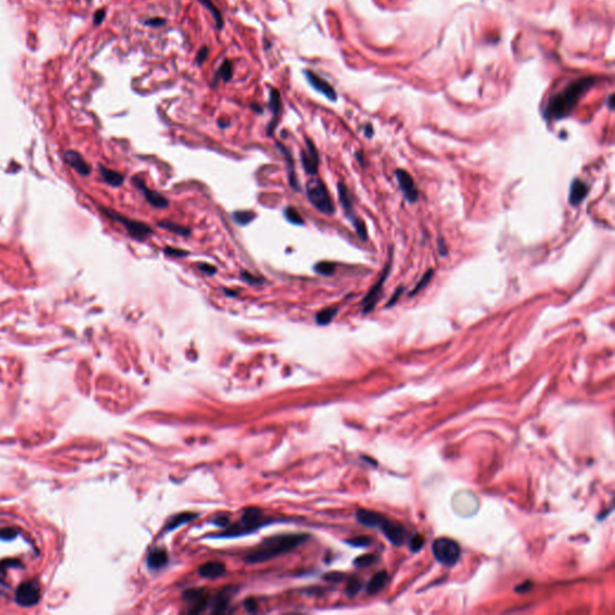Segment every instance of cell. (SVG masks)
<instances>
[{"label":"cell","instance_id":"cell-14","mask_svg":"<svg viewBox=\"0 0 615 615\" xmlns=\"http://www.w3.org/2000/svg\"><path fill=\"white\" fill-rule=\"evenodd\" d=\"M304 74H305L308 82L312 84V87L314 88V89L320 91L321 94H324V95L327 96L330 100H333V101L334 100H337L336 90L333 89V87H332L328 82H326L324 78L319 77V76L316 74H314V72L308 71V70L304 72Z\"/></svg>","mask_w":615,"mask_h":615},{"label":"cell","instance_id":"cell-21","mask_svg":"<svg viewBox=\"0 0 615 615\" xmlns=\"http://www.w3.org/2000/svg\"><path fill=\"white\" fill-rule=\"evenodd\" d=\"M226 572L224 564L219 561H209L199 568V574L205 578H218Z\"/></svg>","mask_w":615,"mask_h":615},{"label":"cell","instance_id":"cell-9","mask_svg":"<svg viewBox=\"0 0 615 615\" xmlns=\"http://www.w3.org/2000/svg\"><path fill=\"white\" fill-rule=\"evenodd\" d=\"M41 587L36 580L24 581L17 587L15 599L22 607H32L35 605L40 599Z\"/></svg>","mask_w":615,"mask_h":615},{"label":"cell","instance_id":"cell-39","mask_svg":"<svg viewBox=\"0 0 615 615\" xmlns=\"http://www.w3.org/2000/svg\"><path fill=\"white\" fill-rule=\"evenodd\" d=\"M197 268L201 270L202 273L207 274V275H213V274L217 273V267L212 266V264L209 263H205V262H201L197 264Z\"/></svg>","mask_w":615,"mask_h":615},{"label":"cell","instance_id":"cell-35","mask_svg":"<svg viewBox=\"0 0 615 615\" xmlns=\"http://www.w3.org/2000/svg\"><path fill=\"white\" fill-rule=\"evenodd\" d=\"M240 278L250 285H261L263 282L262 278H257V276L252 275L248 270H242V272H240Z\"/></svg>","mask_w":615,"mask_h":615},{"label":"cell","instance_id":"cell-48","mask_svg":"<svg viewBox=\"0 0 615 615\" xmlns=\"http://www.w3.org/2000/svg\"><path fill=\"white\" fill-rule=\"evenodd\" d=\"M222 291H224V293H225V296H227V297H231V298H233V297H237V294H238V293H237V292H236V291H231V290H228V288H222Z\"/></svg>","mask_w":615,"mask_h":615},{"label":"cell","instance_id":"cell-1","mask_svg":"<svg viewBox=\"0 0 615 615\" xmlns=\"http://www.w3.org/2000/svg\"><path fill=\"white\" fill-rule=\"evenodd\" d=\"M309 536L303 534H291V535H280L274 536L264 540L262 543L258 546L256 549H254L248 555L245 556V560L250 564H257V562L268 561V560L275 558V556L281 555L294 548L302 544L303 542L308 540Z\"/></svg>","mask_w":615,"mask_h":615},{"label":"cell","instance_id":"cell-25","mask_svg":"<svg viewBox=\"0 0 615 615\" xmlns=\"http://www.w3.org/2000/svg\"><path fill=\"white\" fill-rule=\"evenodd\" d=\"M158 226L160 228H164V230L170 231V232L178 234V236L182 237H189L191 234V230L189 227L182 226V225L176 224V222L169 221V220H163L160 222H158Z\"/></svg>","mask_w":615,"mask_h":615},{"label":"cell","instance_id":"cell-38","mask_svg":"<svg viewBox=\"0 0 615 615\" xmlns=\"http://www.w3.org/2000/svg\"><path fill=\"white\" fill-rule=\"evenodd\" d=\"M164 252H165L167 256H172V257H185L189 255L188 251L182 250V249H177V248H165L164 249Z\"/></svg>","mask_w":615,"mask_h":615},{"label":"cell","instance_id":"cell-19","mask_svg":"<svg viewBox=\"0 0 615 615\" xmlns=\"http://www.w3.org/2000/svg\"><path fill=\"white\" fill-rule=\"evenodd\" d=\"M269 106H270V109H272V112H273V120L270 121L269 126H268V136L272 135L273 130L275 129V125H276V123H278V119L282 111V103H281V100H280V95H279L278 90L273 89L272 91H270Z\"/></svg>","mask_w":615,"mask_h":615},{"label":"cell","instance_id":"cell-37","mask_svg":"<svg viewBox=\"0 0 615 615\" xmlns=\"http://www.w3.org/2000/svg\"><path fill=\"white\" fill-rule=\"evenodd\" d=\"M201 2H202L203 4H205L207 8L209 9V11L212 12L213 16H214V18H215V21H217V22H218L219 27H221L222 26V17H221V14H220V12H219L218 9L212 4L211 0H201Z\"/></svg>","mask_w":615,"mask_h":615},{"label":"cell","instance_id":"cell-31","mask_svg":"<svg viewBox=\"0 0 615 615\" xmlns=\"http://www.w3.org/2000/svg\"><path fill=\"white\" fill-rule=\"evenodd\" d=\"M284 215H285L286 220H287L288 222H291V224H293V225H303L304 224L302 215H300L299 213L297 212V209L293 208V207H291V206L286 207L284 211Z\"/></svg>","mask_w":615,"mask_h":615},{"label":"cell","instance_id":"cell-49","mask_svg":"<svg viewBox=\"0 0 615 615\" xmlns=\"http://www.w3.org/2000/svg\"><path fill=\"white\" fill-rule=\"evenodd\" d=\"M365 136L368 137V138H370V137H373V127H371L370 124H368L367 126H365Z\"/></svg>","mask_w":615,"mask_h":615},{"label":"cell","instance_id":"cell-5","mask_svg":"<svg viewBox=\"0 0 615 615\" xmlns=\"http://www.w3.org/2000/svg\"><path fill=\"white\" fill-rule=\"evenodd\" d=\"M338 195H339V201H340V203H342L344 213H345V217L349 219V221L351 222L352 226L355 227L356 232H357L359 238L365 242V240L368 239V232H367V228H365V224L357 217V214L355 213L351 196H350L348 188H346V185L344 184L343 182L338 183Z\"/></svg>","mask_w":615,"mask_h":615},{"label":"cell","instance_id":"cell-28","mask_svg":"<svg viewBox=\"0 0 615 615\" xmlns=\"http://www.w3.org/2000/svg\"><path fill=\"white\" fill-rule=\"evenodd\" d=\"M196 516H197L196 513H190V512L178 514V516L173 517V518L171 519V522L166 525L165 529L167 530V531H171V530L178 528V526H181L183 524H185V523L193 520L194 518H196Z\"/></svg>","mask_w":615,"mask_h":615},{"label":"cell","instance_id":"cell-32","mask_svg":"<svg viewBox=\"0 0 615 615\" xmlns=\"http://www.w3.org/2000/svg\"><path fill=\"white\" fill-rule=\"evenodd\" d=\"M433 275H434V270H433V269H429L427 273H425V274H423L422 279L419 280L418 282H417V285L415 286V288H413V290L410 292V293H409V296H410V297H411V296H415V294L418 293L419 291H422L423 288H424L425 286H427V285L429 284V281H430L431 278H433Z\"/></svg>","mask_w":615,"mask_h":615},{"label":"cell","instance_id":"cell-15","mask_svg":"<svg viewBox=\"0 0 615 615\" xmlns=\"http://www.w3.org/2000/svg\"><path fill=\"white\" fill-rule=\"evenodd\" d=\"M587 194H589V187H587L583 181L575 178L574 181L572 182L570 189V197H568L570 205L573 207L580 205V203L585 200Z\"/></svg>","mask_w":615,"mask_h":615},{"label":"cell","instance_id":"cell-40","mask_svg":"<svg viewBox=\"0 0 615 615\" xmlns=\"http://www.w3.org/2000/svg\"><path fill=\"white\" fill-rule=\"evenodd\" d=\"M423 544H424V540H423L422 536L416 535L415 537H413L412 540H411L410 548H411V550H412V552H417V550L421 549Z\"/></svg>","mask_w":615,"mask_h":615},{"label":"cell","instance_id":"cell-11","mask_svg":"<svg viewBox=\"0 0 615 615\" xmlns=\"http://www.w3.org/2000/svg\"><path fill=\"white\" fill-rule=\"evenodd\" d=\"M132 183H133V185L138 189V190L142 191L144 199L147 200V202L151 207H154V208H159V209H166L167 207L170 206V201L167 200L164 195H161L160 193H158V191L149 189L142 178H139V177H133Z\"/></svg>","mask_w":615,"mask_h":615},{"label":"cell","instance_id":"cell-51","mask_svg":"<svg viewBox=\"0 0 615 615\" xmlns=\"http://www.w3.org/2000/svg\"><path fill=\"white\" fill-rule=\"evenodd\" d=\"M356 158H357L358 163L361 164L362 166H364V163H363V155H362V153H359V151H358V153H356Z\"/></svg>","mask_w":615,"mask_h":615},{"label":"cell","instance_id":"cell-33","mask_svg":"<svg viewBox=\"0 0 615 615\" xmlns=\"http://www.w3.org/2000/svg\"><path fill=\"white\" fill-rule=\"evenodd\" d=\"M233 69H232V63L230 62V60H225L224 63H222V65L220 66V69H219L218 74L215 75V78L217 80H222L228 81L231 78V76H232Z\"/></svg>","mask_w":615,"mask_h":615},{"label":"cell","instance_id":"cell-41","mask_svg":"<svg viewBox=\"0 0 615 615\" xmlns=\"http://www.w3.org/2000/svg\"><path fill=\"white\" fill-rule=\"evenodd\" d=\"M370 542L371 541L368 537H356V538H353V540L348 541V543L355 547H365V546H369Z\"/></svg>","mask_w":615,"mask_h":615},{"label":"cell","instance_id":"cell-17","mask_svg":"<svg viewBox=\"0 0 615 615\" xmlns=\"http://www.w3.org/2000/svg\"><path fill=\"white\" fill-rule=\"evenodd\" d=\"M276 147L279 148V150L281 151L285 157L286 167H287V173H288V182H290L291 188L293 189V190L299 191L300 185H299V182H298V179H297L296 171H294V161L293 159H292L291 153L287 150V148L284 147V145H281L280 143H276Z\"/></svg>","mask_w":615,"mask_h":615},{"label":"cell","instance_id":"cell-12","mask_svg":"<svg viewBox=\"0 0 615 615\" xmlns=\"http://www.w3.org/2000/svg\"><path fill=\"white\" fill-rule=\"evenodd\" d=\"M395 177L400 187L401 193H403L405 200L410 203H415L418 200V190H417L415 182H413L412 177L410 176L409 172L405 170L398 169L395 171Z\"/></svg>","mask_w":615,"mask_h":615},{"label":"cell","instance_id":"cell-20","mask_svg":"<svg viewBox=\"0 0 615 615\" xmlns=\"http://www.w3.org/2000/svg\"><path fill=\"white\" fill-rule=\"evenodd\" d=\"M183 596H184V599L194 603V608L190 610V613H200V611H202L206 608V595L202 590H188V591L183 593Z\"/></svg>","mask_w":615,"mask_h":615},{"label":"cell","instance_id":"cell-22","mask_svg":"<svg viewBox=\"0 0 615 615\" xmlns=\"http://www.w3.org/2000/svg\"><path fill=\"white\" fill-rule=\"evenodd\" d=\"M99 172L100 176H101V178L103 179V182L107 183L108 185H111V187L113 188H119L121 185L124 184V176L121 175V173L113 171V170H109L107 167L100 165L99 166Z\"/></svg>","mask_w":615,"mask_h":615},{"label":"cell","instance_id":"cell-34","mask_svg":"<svg viewBox=\"0 0 615 615\" xmlns=\"http://www.w3.org/2000/svg\"><path fill=\"white\" fill-rule=\"evenodd\" d=\"M376 561V556L373 554H367V555H362L355 560V565L358 567H368V566L373 565Z\"/></svg>","mask_w":615,"mask_h":615},{"label":"cell","instance_id":"cell-10","mask_svg":"<svg viewBox=\"0 0 615 615\" xmlns=\"http://www.w3.org/2000/svg\"><path fill=\"white\" fill-rule=\"evenodd\" d=\"M300 160H302L303 169L306 175H318L320 164L319 151L315 147V143L310 138L305 139V149H303V150L300 151Z\"/></svg>","mask_w":615,"mask_h":615},{"label":"cell","instance_id":"cell-13","mask_svg":"<svg viewBox=\"0 0 615 615\" xmlns=\"http://www.w3.org/2000/svg\"><path fill=\"white\" fill-rule=\"evenodd\" d=\"M64 161L70 167L75 170L82 177H88L91 173V167L80 153L75 150H68L64 153Z\"/></svg>","mask_w":615,"mask_h":615},{"label":"cell","instance_id":"cell-3","mask_svg":"<svg viewBox=\"0 0 615 615\" xmlns=\"http://www.w3.org/2000/svg\"><path fill=\"white\" fill-rule=\"evenodd\" d=\"M305 193L308 200L312 205L321 212L322 214L332 215L336 212L334 203L332 201L330 193L326 188L325 183L320 178H310L305 185Z\"/></svg>","mask_w":615,"mask_h":615},{"label":"cell","instance_id":"cell-45","mask_svg":"<svg viewBox=\"0 0 615 615\" xmlns=\"http://www.w3.org/2000/svg\"><path fill=\"white\" fill-rule=\"evenodd\" d=\"M105 15H106V12L103 11V10L97 11L96 14L94 15V23H95V24L101 23L102 20H103V17H105Z\"/></svg>","mask_w":615,"mask_h":615},{"label":"cell","instance_id":"cell-46","mask_svg":"<svg viewBox=\"0 0 615 615\" xmlns=\"http://www.w3.org/2000/svg\"><path fill=\"white\" fill-rule=\"evenodd\" d=\"M530 587H531V583H530V581H525L524 584H520V585H518V587H517V589H516V591L517 592H525V591H528Z\"/></svg>","mask_w":615,"mask_h":615},{"label":"cell","instance_id":"cell-47","mask_svg":"<svg viewBox=\"0 0 615 615\" xmlns=\"http://www.w3.org/2000/svg\"><path fill=\"white\" fill-rule=\"evenodd\" d=\"M207 56H208V50H207V47H203L202 50H201L199 56H197V62H199V64L202 63L203 60L207 58Z\"/></svg>","mask_w":615,"mask_h":615},{"label":"cell","instance_id":"cell-27","mask_svg":"<svg viewBox=\"0 0 615 615\" xmlns=\"http://www.w3.org/2000/svg\"><path fill=\"white\" fill-rule=\"evenodd\" d=\"M230 599H231L230 589L222 590V591L217 596V598H215L214 605H213V613L214 614L224 613V611L226 610V608L228 607V602H230Z\"/></svg>","mask_w":615,"mask_h":615},{"label":"cell","instance_id":"cell-29","mask_svg":"<svg viewBox=\"0 0 615 615\" xmlns=\"http://www.w3.org/2000/svg\"><path fill=\"white\" fill-rule=\"evenodd\" d=\"M336 269L337 264L334 262H331V261H321V262H318L314 266V270L320 274V275L324 276L333 275V274L336 273Z\"/></svg>","mask_w":615,"mask_h":615},{"label":"cell","instance_id":"cell-23","mask_svg":"<svg viewBox=\"0 0 615 615\" xmlns=\"http://www.w3.org/2000/svg\"><path fill=\"white\" fill-rule=\"evenodd\" d=\"M388 581V574L387 572L381 571V572H377V573L374 575L373 578H371L369 583H368V592L371 593H377L379 591H381L383 587L386 586V584H387Z\"/></svg>","mask_w":615,"mask_h":615},{"label":"cell","instance_id":"cell-43","mask_svg":"<svg viewBox=\"0 0 615 615\" xmlns=\"http://www.w3.org/2000/svg\"><path fill=\"white\" fill-rule=\"evenodd\" d=\"M437 248H439V252L441 256H446L447 246H446V243H444V239L442 238V237H439V239H437Z\"/></svg>","mask_w":615,"mask_h":615},{"label":"cell","instance_id":"cell-8","mask_svg":"<svg viewBox=\"0 0 615 615\" xmlns=\"http://www.w3.org/2000/svg\"><path fill=\"white\" fill-rule=\"evenodd\" d=\"M391 264H392V249L389 250V257L387 263H386L385 268H383L381 276H380V279L377 280V282L375 285L371 287V290L368 292L367 296L364 297L363 302H362V305H363V309H362V313L363 314H369L374 310V308L376 306L377 300H379V298L381 297L382 293V288H383V284H385L386 279L388 278V274H389V269H391Z\"/></svg>","mask_w":615,"mask_h":615},{"label":"cell","instance_id":"cell-6","mask_svg":"<svg viewBox=\"0 0 615 615\" xmlns=\"http://www.w3.org/2000/svg\"><path fill=\"white\" fill-rule=\"evenodd\" d=\"M433 554L437 561L450 567L455 565V562L460 558V547L450 538L440 537L434 541Z\"/></svg>","mask_w":615,"mask_h":615},{"label":"cell","instance_id":"cell-36","mask_svg":"<svg viewBox=\"0 0 615 615\" xmlns=\"http://www.w3.org/2000/svg\"><path fill=\"white\" fill-rule=\"evenodd\" d=\"M362 587V583L358 579H356V578H353L348 583V586H346V593L350 596V597H352V596H355L356 593L359 592V590H361Z\"/></svg>","mask_w":615,"mask_h":615},{"label":"cell","instance_id":"cell-26","mask_svg":"<svg viewBox=\"0 0 615 615\" xmlns=\"http://www.w3.org/2000/svg\"><path fill=\"white\" fill-rule=\"evenodd\" d=\"M338 312H339V309H338L337 306L325 308V309L320 310V312L316 314V316H315L316 324H318L319 326L330 325L331 322L333 321V319L337 316Z\"/></svg>","mask_w":615,"mask_h":615},{"label":"cell","instance_id":"cell-42","mask_svg":"<svg viewBox=\"0 0 615 615\" xmlns=\"http://www.w3.org/2000/svg\"><path fill=\"white\" fill-rule=\"evenodd\" d=\"M403 291H404V287H403V286H399V287L397 288V290H395V292H394V294H393V296L391 297V299L388 300V303L386 304V308H391V306L395 305V303L398 302L399 297L401 296V293H403Z\"/></svg>","mask_w":615,"mask_h":615},{"label":"cell","instance_id":"cell-16","mask_svg":"<svg viewBox=\"0 0 615 615\" xmlns=\"http://www.w3.org/2000/svg\"><path fill=\"white\" fill-rule=\"evenodd\" d=\"M381 530L383 531V534L386 535V537H387L388 540L392 542V543L395 544V546H399V544L403 543L405 531H404V528L401 525L397 524V523H391V522H388V520H386V522L383 523V525L381 526Z\"/></svg>","mask_w":615,"mask_h":615},{"label":"cell","instance_id":"cell-7","mask_svg":"<svg viewBox=\"0 0 615 615\" xmlns=\"http://www.w3.org/2000/svg\"><path fill=\"white\" fill-rule=\"evenodd\" d=\"M262 524L263 523L261 522L260 511H258L257 508H248L244 514H243L242 519H240L238 524L232 526L227 532H225V534H222L221 536H230V537H233V536L244 535L248 534L249 531H252V530H256L258 526H261Z\"/></svg>","mask_w":615,"mask_h":615},{"label":"cell","instance_id":"cell-4","mask_svg":"<svg viewBox=\"0 0 615 615\" xmlns=\"http://www.w3.org/2000/svg\"><path fill=\"white\" fill-rule=\"evenodd\" d=\"M101 212L108 219L118 222V224L123 225V227L125 228L126 232L129 233V236L131 237L132 239L138 240V242H143V240L147 239L150 234H153V228L149 226V225L144 224V222L132 220V219L124 217V215L112 211V209L101 208Z\"/></svg>","mask_w":615,"mask_h":615},{"label":"cell","instance_id":"cell-44","mask_svg":"<svg viewBox=\"0 0 615 615\" xmlns=\"http://www.w3.org/2000/svg\"><path fill=\"white\" fill-rule=\"evenodd\" d=\"M244 605L246 608V610L248 611H255L256 610V602H255L254 598H248L244 602Z\"/></svg>","mask_w":615,"mask_h":615},{"label":"cell","instance_id":"cell-50","mask_svg":"<svg viewBox=\"0 0 615 615\" xmlns=\"http://www.w3.org/2000/svg\"><path fill=\"white\" fill-rule=\"evenodd\" d=\"M155 21H148L147 24H155V26H158V24H163L164 21H160V18H154Z\"/></svg>","mask_w":615,"mask_h":615},{"label":"cell","instance_id":"cell-18","mask_svg":"<svg viewBox=\"0 0 615 615\" xmlns=\"http://www.w3.org/2000/svg\"><path fill=\"white\" fill-rule=\"evenodd\" d=\"M357 520L363 525L371 526V528L381 529L383 523H385L387 519L379 513L371 512V511H367V510H359L357 512Z\"/></svg>","mask_w":615,"mask_h":615},{"label":"cell","instance_id":"cell-2","mask_svg":"<svg viewBox=\"0 0 615 615\" xmlns=\"http://www.w3.org/2000/svg\"><path fill=\"white\" fill-rule=\"evenodd\" d=\"M592 82L586 78L574 82L570 87L550 100L549 105L547 106L546 117L549 119H562L567 117L573 111L574 106L577 105L578 100L585 93V90L590 87Z\"/></svg>","mask_w":615,"mask_h":615},{"label":"cell","instance_id":"cell-24","mask_svg":"<svg viewBox=\"0 0 615 615\" xmlns=\"http://www.w3.org/2000/svg\"><path fill=\"white\" fill-rule=\"evenodd\" d=\"M167 560H169V556H167V553L165 550H154V552H151L148 556V567L151 568V570H158V568L164 567V566L167 564Z\"/></svg>","mask_w":615,"mask_h":615},{"label":"cell","instance_id":"cell-30","mask_svg":"<svg viewBox=\"0 0 615 615\" xmlns=\"http://www.w3.org/2000/svg\"><path fill=\"white\" fill-rule=\"evenodd\" d=\"M232 217L233 220L238 225H240V226H246V225L250 224L251 221H254V219L256 218V214L250 211H237L233 213Z\"/></svg>","mask_w":615,"mask_h":615}]
</instances>
